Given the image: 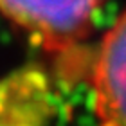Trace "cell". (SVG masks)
<instances>
[{
  "label": "cell",
  "mask_w": 126,
  "mask_h": 126,
  "mask_svg": "<svg viewBox=\"0 0 126 126\" xmlns=\"http://www.w3.org/2000/svg\"><path fill=\"white\" fill-rule=\"evenodd\" d=\"M90 88L99 126H126V11L97 47Z\"/></svg>",
  "instance_id": "2"
},
{
  "label": "cell",
  "mask_w": 126,
  "mask_h": 126,
  "mask_svg": "<svg viewBox=\"0 0 126 126\" xmlns=\"http://www.w3.org/2000/svg\"><path fill=\"white\" fill-rule=\"evenodd\" d=\"M105 0H0V13L47 50L65 52L88 31Z\"/></svg>",
  "instance_id": "1"
}]
</instances>
